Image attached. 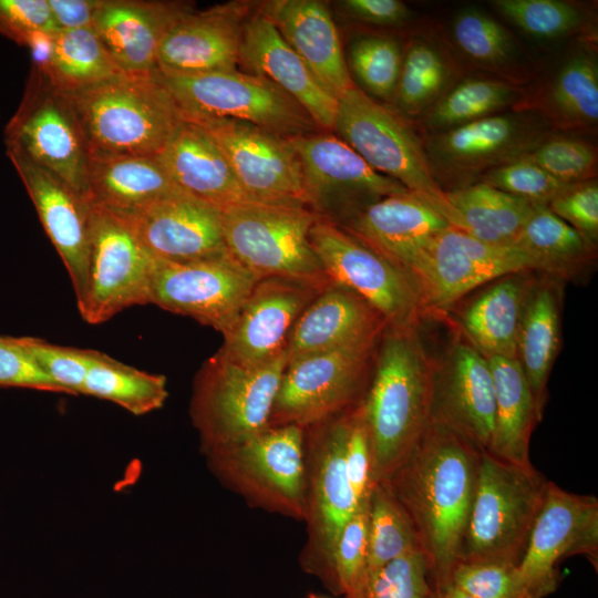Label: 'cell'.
<instances>
[{
    "label": "cell",
    "mask_w": 598,
    "mask_h": 598,
    "mask_svg": "<svg viewBox=\"0 0 598 598\" xmlns=\"http://www.w3.org/2000/svg\"><path fill=\"white\" fill-rule=\"evenodd\" d=\"M482 451L432 420L388 483L413 525L432 587L448 582L471 514Z\"/></svg>",
    "instance_id": "6da1fadb"
},
{
    "label": "cell",
    "mask_w": 598,
    "mask_h": 598,
    "mask_svg": "<svg viewBox=\"0 0 598 598\" xmlns=\"http://www.w3.org/2000/svg\"><path fill=\"white\" fill-rule=\"evenodd\" d=\"M432 370L414 326L385 327L359 402L369 439L372 486L389 480L431 423Z\"/></svg>",
    "instance_id": "7a4b0ae2"
},
{
    "label": "cell",
    "mask_w": 598,
    "mask_h": 598,
    "mask_svg": "<svg viewBox=\"0 0 598 598\" xmlns=\"http://www.w3.org/2000/svg\"><path fill=\"white\" fill-rule=\"evenodd\" d=\"M60 94L70 106L89 158L156 156L181 120L155 72L123 73Z\"/></svg>",
    "instance_id": "3957f363"
},
{
    "label": "cell",
    "mask_w": 598,
    "mask_h": 598,
    "mask_svg": "<svg viewBox=\"0 0 598 598\" xmlns=\"http://www.w3.org/2000/svg\"><path fill=\"white\" fill-rule=\"evenodd\" d=\"M548 482L532 464L520 465L482 452L457 563L518 566Z\"/></svg>",
    "instance_id": "277c9868"
},
{
    "label": "cell",
    "mask_w": 598,
    "mask_h": 598,
    "mask_svg": "<svg viewBox=\"0 0 598 598\" xmlns=\"http://www.w3.org/2000/svg\"><path fill=\"white\" fill-rule=\"evenodd\" d=\"M221 217L228 254L258 280L331 283L310 244L319 215L309 207L247 202L221 207Z\"/></svg>",
    "instance_id": "5b68a950"
},
{
    "label": "cell",
    "mask_w": 598,
    "mask_h": 598,
    "mask_svg": "<svg viewBox=\"0 0 598 598\" xmlns=\"http://www.w3.org/2000/svg\"><path fill=\"white\" fill-rule=\"evenodd\" d=\"M287 361L286 351L265 364L246 367L218 351L204 363L190 400V416L204 454L269 426Z\"/></svg>",
    "instance_id": "8992f818"
},
{
    "label": "cell",
    "mask_w": 598,
    "mask_h": 598,
    "mask_svg": "<svg viewBox=\"0 0 598 598\" xmlns=\"http://www.w3.org/2000/svg\"><path fill=\"white\" fill-rule=\"evenodd\" d=\"M332 130L374 171L403 185L453 225L446 192L432 172L425 145L396 109L353 85L338 100Z\"/></svg>",
    "instance_id": "52a82bcc"
},
{
    "label": "cell",
    "mask_w": 598,
    "mask_h": 598,
    "mask_svg": "<svg viewBox=\"0 0 598 598\" xmlns=\"http://www.w3.org/2000/svg\"><path fill=\"white\" fill-rule=\"evenodd\" d=\"M155 74L182 120L244 121L288 138L321 131L292 97L264 76L239 70Z\"/></svg>",
    "instance_id": "ba28073f"
},
{
    "label": "cell",
    "mask_w": 598,
    "mask_h": 598,
    "mask_svg": "<svg viewBox=\"0 0 598 598\" xmlns=\"http://www.w3.org/2000/svg\"><path fill=\"white\" fill-rule=\"evenodd\" d=\"M205 455L214 475L249 505L303 520L305 429L268 426Z\"/></svg>",
    "instance_id": "9c48e42d"
},
{
    "label": "cell",
    "mask_w": 598,
    "mask_h": 598,
    "mask_svg": "<svg viewBox=\"0 0 598 598\" xmlns=\"http://www.w3.org/2000/svg\"><path fill=\"white\" fill-rule=\"evenodd\" d=\"M351 409L305 430L307 540L300 565L322 582L337 539L358 508L344 460Z\"/></svg>",
    "instance_id": "30bf717a"
},
{
    "label": "cell",
    "mask_w": 598,
    "mask_h": 598,
    "mask_svg": "<svg viewBox=\"0 0 598 598\" xmlns=\"http://www.w3.org/2000/svg\"><path fill=\"white\" fill-rule=\"evenodd\" d=\"M309 239L331 283L367 301L386 327L416 324L425 308L414 279L402 267L321 216Z\"/></svg>",
    "instance_id": "8fae6325"
},
{
    "label": "cell",
    "mask_w": 598,
    "mask_h": 598,
    "mask_svg": "<svg viewBox=\"0 0 598 598\" xmlns=\"http://www.w3.org/2000/svg\"><path fill=\"white\" fill-rule=\"evenodd\" d=\"M375 343L307 354L287 361L269 426L310 427L355 406L368 382Z\"/></svg>",
    "instance_id": "7c38bea8"
},
{
    "label": "cell",
    "mask_w": 598,
    "mask_h": 598,
    "mask_svg": "<svg viewBox=\"0 0 598 598\" xmlns=\"http://www.w3.org/2000/svg\"><path fill=\"white\" fill-rule=\"evenodd\" d=\"M153 262L123 219L91 204L87 286L78 303L82 318L97 324L126 308L150 303Z\"/></svg>",
    "instance_id": "4fadbf2b"
},
{
    "label": "cell",
    "mask_w": 598,
    "mask_h": 598,
    "mask_svg": "<svg viewBox=\"0 0 598 598\" xmlns=\"http://www.w3.org/2000/svg\"><path fill=\"white\" fill-rule=\"evenodd\" d=\"M6 145L91 204L89 156L70 106L62 94L32 72L20 107L6 128Z\"/></svg>",
    "instance_id": "5bb4252c"
},
{
    "label": "cell",
    "mask_w": 598,
    "mask_h": 598,
    "mask_svg": "<svg viewBox=\"0 0 598 598\" xmlns=\"http://www.w3.org/2000/svg\"><path fill=\"white\" fill-rule=\"evenodd\" d=\"M535 270L517 246L491 245L451 226L427 244L408 272L424 308L443 310L498 278Z\"/></svg>",
    "instance_id": "9a60e30c"
},
{
    "label": "cell",
    "mask_w": 598,
    "mask_h": 598,
    "mask_svg": "<svg viewBox=\"0 0 598 598\" xmlns=\"http://www.w3.org/2000/svg\"><path fill=\"white\" fill-rule=\"evenodd\" d=\"M257 281L229 254L188 262L154 259L150 303L192 317L226 336Z\"/></svg>",
    "instance_id": "2e32d148"
},
{
    "label": "cell",
    "mask_w": 598,
    "mask_h": 598,
    "mask_svg": "<svg viewBox=\"0 0 598 598\" xmlns=\"http://www.w3.org/2000/svg\"><path fill=\"white\" fill-rule=\"evenodd\" d=\"M190 122L214 137L251 202L309 207L301 162L291 138L230 118Z\"/></svg>",
    "instance_id": "e0dca14e"
},
{
    "label": "cell",
    "mask_w": 598,
    "mask_h": 598,
    "mask_svg": "<svg viewBox=\"0 0 598 598\" xmlns=\"http://www.w3.org/2000/svg\"><path fill=\"white\" fill-rule=\"evenodd\" d=\"M299 155L307 203L319 216L347 220L365 205L409 192L396 181L374 171L334 134L319 131L291 138Z\"/></svg>",
    "instance_id": "ac0fdd59"
},
{
    "label": "cell",
    "mask_w": 598,
    "mask_h": 598,
    "mask_svg": "<svg viewBox=\"0 0 598 598\" xmlns=\"http://www.w3.org/2000/svg\"><path fill=\"white\" fill-rule=\"evenodd\" d=\"M584 555L597 569L598 499L548 482L518 570L529 598H544L558 586V564Z\"/></svg>",
    "instance_id": "d6986e66"
},
{
    "label": "cell",
    "mask_w": 598,
    "mask_h": 598,
    "mask_svg": "<svg viewBox=\"0 0 598 598\" xmlns=\"http://www.w3.org/2000/svg\"><path fill=\"white\" fill-rule=\"evenodd\" d=\"M546 134V124L535 115L494 114L436 133L425 152L433 174L461 181L527 155Z\"/></svg>",
    "instance_id": "ffe728a7"
},
{
    "label": "cell",
    "mask_w": 598,
    "mask_h": 598,
    "mask_svg": "<svg viewBox=\"0 0 598 598\" xmlns=\"http://www.w3.org/2000/svg\"><path fill=\"white\" fill-rule=\"evenodd\" d=\"M432 420L454 430L482 452H491L495 394L487 358L467 340H457L433 362Z\"/></svg>",
    "instance_id": "44dd1931"
},
{
    "label": "cell",
    "mask_w": 598,
    "mask_h": 598,
    "mask_svg": "<svg viewBox=\"0 0 598 598\" xmlns=\"http://www.w3.org/2000/svg\"><path fill=\"white\" fill-rule=\"evenodd\" d=\"M123 220L154 259L188 262L228 254L221 207L183 192L162 197Z\"/></svg>",
    "instance_id": "7402d4cb"
},
{
    "label": "cell",
    "mask_w": 598,
    "mask_h": 598,
    "mask_svg": "<svg viewBox=\"0 0 598 598\" xmlns=\"http://www.w3.org/2000/svg\"><path fill=\"white\" fill-rule=\"evenodd\" d=\"M322 289L285 278L258 280L219 352L246 367L272 361L287 351L297 319Z\"/></svg>",
    "instance_id": "603a6c76"
},
{
    "label": "cell",
    "mask_w": 598,
    "mask_h": 598,
    "mask_svg": "<svg viewBox=\"0 0 598 598\" xmlns=\"http://www.w3.org/2000/svg\"><path fill=\"white\" fill-rule=\"evenodd\" d=\"M251 4L234 1L182 14L166 31L157 52L162 73L197 74L238 70L244 28Z\"/></svg>",
    "instance_id": "cb8c5ba5"
},
{
    "label": "cell",
    "mask_w": 598,
    "mask_h": 598,
    "mask_svg": "<svg viewBox=\"0 0 598 598\" xmlns=\"http://www.w3.org/2000/svg\"><path fill=\"white\" fill-rule=\"evenodd\" d=\"M7 155L70 275L80 303L87 286L91 204L21 153L7 150Z\"/></svg>",
    "instance_id": "d4e9b609"
},
{
    "label": "cell",
    "mask_w": 598,
    "mask_h": 598,
    "mask_svg": "<svg viewBox=\"0 0 598 598\" xmlns=\"http://www.w3.org/2000/svg\"><path fill=\"white\" fill-rule=\"evenodd\" d=\"M189 10L176 1L101 0L92 28L123 73L151 75L163 37Z\"/></svg>",
    "instance_id": "484cf974"
},
{
    "label": "cell",
    "mask_w": 598,
    "mask_h": 598,
    "mask_svg": "<svg viewBox=\"0 0 598 598\" xmlns=\"http://www.w3.org/2000/svg\"><path fill=\"white\" fill-rule=\"evenodd\" d=\"M338 225L405 271L436 235L452 226L412 193L379 198Z\"/></svg>",
    "instance_id": "4316f807"
},
{
    "label": "cell",
    "mask_w": 598,
    "mask_h": 598,
    "mask_svg": "<svg viewBox=\"0 0 598 598\" xmlns=\"http://www.w3.org/2000/svg\"><path fill=\"white\" fill-rule=\"evenodd\" d=\"M240 65L280 87L321 131L333 128L338 100L321 86L302 59L259 10L246 21Z\"/></svg>",
    "instance_id": "83f0119b"
},
{
    "label": "cell",
    "mask_w": 598,
    "mask_h": 598,
    "mask_svg": "<svg viewBox=\"0 0 598 598\" xmlns=\"http://www.w3.org/2000/svg\"><path fill=\"white\" fill-rule=\"evenodd\" d=\"M258 10L302 59L321 86L339 100L354 84L329 6L320 0H270Z\"/></svg>",
    "instance_id": "f1b7e54d"
},
{
    "label": "cell",
    "mask_w": 598,
    "mask_h": 598,
    "mask_svg": "<svg viewBox=\"0 0 598 598\" xmlns=\"http://www.w3.org/2000/svg\"><path fill=\"white\" fill-rule=\"evenodd\" d=\"M385 327L384 319L367 301L329 283L297 319L287 343V359L375 343Z\"/></svg>",
    "instance_id": "f546056e"
},
{
    "label": "cell",
    "mask_w": 598,
    "mask_h": 598,
    "mask_svg": "<svg viewBox=\"0 0 598 598\" xmlns=\"http://www.w3.org/2000/svg\"><path fill=\"white\" fill-rule=\"evenodd\" d=\"M155 157L172 183L187 195L219 207L254 203L217 142L197 123L181 118Z\"/></svg>",
    "instance_id": "4dcf8cb0"
},
{
    "label": "cell",
    "mask_w": 598,
    "mask_h": 598,
    "mask_svg": "<svg viewBox=\"0 0 598 598\" xmlns=\"http://www.w3.org/2000/svg\"><path fill=\"white\" fill-rule=\"evenodd\" d=\"M560 346V295L556 281L530 282L520 315L516 360L539 414L546 400L548 378Z\"/></svg>",
    "instance_id": "1f68e13d"
},
{
    "label": "cell",
    "mask_w": 598,
    "mask_h": 598,
    "mask_svg": "<svg viewBox=\"0 0 598 598\" xmlns=\"http://www.w3.org/2000/svg\"><path fill=\"white\" fill-rule=\"evenodd\" d=\"M528 272L504 276L488 283L460 315L467 341L486 358L516 359V340Z\"/></svg>",
    "instance_id": "d6a6232c"
},
{
    "label": "cell",
    "mask_w": 598,
    "mask_h": 598,
    "mask_svg": "<svg viewBox=\"0 0 598 598\" xmlns=\"http://www.w3.org/2000/svg\"><path fill=\"white\" fill-rule=\"evenodd\" d=\"M90 202L121 219L181 192L156 157L89 158Z\"/></svg>",
    "instance_id": "836d02e7"
},
{
    "label": "cell",
    "mask_w": 598,
    "mask_h": 598,
    "mask_svg": "<svg viewBox=\"0 0 598 598\" xmlns=\"http://www.w3.org/2000/svg\"><path fill=\"white\" fill-rule=\"evenodd\" d=\"M487 360L495 394L494 439L488 453L529 465L530 437L542 415L517 360L505 357H489Z\"/></svg>",
    "instance_id": "e575fe53"
},
{
    "label": "cell",
    "mask_w": 598,
    "mask_h": 598,
    "mask_svg": "<svg viewBox=\"0 0 598 598\" xmlns=\"http://www.w3.org/2000/svg\"><path fill=\"white\" fill-rule=\"evenodd\" d=\"M453 227L496 246H513L535 205L485 183L446 192Z\"/></svg>",
    "instance_id": "d590c367"
},
{
    "label": "cell",
    "mask_w": 598,
    "mask_h": 598,
    "mask_svg": "<svg viewBox=\"0 0 598 598\" xmlns=\"http://www.w3.org/2000/svg\"><path fill=\"white\" fill-rule=\"evenodd\" d=\"M123 74L93 28L56 30L48 84L59 93L86 89Z\"/></svg>",
    "instance_id": "8d00e7d4"
},
{
    "label": "cell",
    "mask_w": 598,
    "mask_h": 598,
    "mask_svg": "<svg viewBox=\"0 0 598 598\" xmlns=\"http://www.w3.org/2000/svg\"><path fill=\"white\" fill-rule=\"evenodd\" d=\"M543 271L556 279L575 274L594 255L580 235L547 206H537L515 244Z\"/></svg>",
    "instance_id": "74e56055"
},
{
    "label": "cell",
    "mask_w": 598,
    "mask_h": 598,
    "mask_svg": "<svg viewBox=\"0 0 598 598\" xmlns=\"http://www.w3.org/2000/svg\"><path fill=\"white\" fill-rule=\"evenodd\" d=\"M82 394L111 401L134 415L163 406L166 378L126 365L99 352L85 378Z\"/></svg>",
    "instance_id": "f35d334b"
},
{
    "label": "cell",
    "mask_w": 598,
    "mask_h": 598,
    "mask_svg": "<svg viewBox=\"0 0 598 598\" xmlns=\"http://www.w3.org/2000/svg\"><path fill=\"white\" fill-rule=\"evenodd\" d=\"M417 538L388 481L373 484L368 502V551L364 571L375 570L413 550Z\"/></svg>",
    "instance_id": "ab89813d"
},
{
    "label": "cell",
    "mask_w": 598,
    "mask_h": 598,
    "mask_svg": "<svg viewBox=\"0 0 598 598\" xmlns=\"http://www.w3.org/2000/svg\"><path fill=\"white\" fill-rule=\"evenodd\" d=\"M547 104L553 116L571 127L592 126L598 120V68L581 52L567 60L553 81Z\"/></svg>",
    "instance_id": "60d3db41"
},
{
    "label": "cell",
    "mask_w": 598,
    "mask_h": 598,
    "mask_svg": "<svg viewBox=\"0 0 598 598\" xmlns=\"http://www.w3.org/2000/svg\"><path fill=\"white\" fill-rule=\"evenodd\" d=\"M517 96L512 85L489 79H468L445 94L433 106L426 123L436 133L496 114Z\"/></svg>",
    "instance_id": "b9f144b4"
},
{
    "label": "cell",
    "mask_w": 598,
    "mask_h": 598,
    "mask_svg": "<svg viewBox=\"0 0 598 598\" xmlns=\"http://www.w3.org/2000/svg\"><path fill=\"white\" fill-rule=\"evenodd\" d=\"M448 70L441 54L429 43L416 41L403 54L393 101L396 110L414 115L443 90Z\"/></svg>",
    "instance_id": "7bdbcfd3"
},
{
    "label": "cell",
    "mask_w": 598,
    "mask_h": 598,
    "mask_svg": "<svg viewBox=\"0 0 598 598\" xmlns=\"http://www.w3.org/2000/svg\"><path fill=\"white\" fill-rule=\"evenodd\" d=\"M403 54L399 42L390 37L368 35L349 49L348 69L371 94L393 100Z\"/></svg>",
    "instance_id": "ee69618b"
},
{
    "label": "cell",
    "mask_w": 598,
    "mask_h": 598,
    "mask_svg": "<svg viewBox=\"0 0 598 598\" xmlns=\"http://www.w3.org/2000/svg\"><path fill=\"white\" fill-rule=\"evenodd\" d=\"M431 591L426 563L416 549L364 571L355 589L344 598H429Z\"/></svg>",
    "instance_id": "f6af8a7d"
},
{
    "label": "cell",
    "mask_w": 598,
    "mask_h": 598,
    "mask_svg": "<svg viewBox=\"0 0 598 598\" xmlns=\"http://www.w3.org/2000/svg\"><path fill=\"white\" fill-rule=\"evenodd\" d=\"M493 6L513 24L538 39L568 35L582 23L580 10L559 0H495Z\"/></svg>",
    "instance_id": "bcb514c9"
},
{
    "label": "cell",
    "mask_w": 598,
    "mask_h": 598,
    "mask_svg": "<svg viewBox=\"0 0 598 598\" xmlns=\"http://www.w3.org/2000/svg\"><path fill=\"white\" fill-rule=\"evenodd\" d=\"M368 505L358 507L334 545L323 585L336 595H350L367 565Z\"/></svg>",
    "instance_id": "7dc6e473"
},
{
    "label": "cell",
    "mask_w": 598,
    "mask_h": 598,
    "mask_svg": "<svg viewBox=\"0 0 598 598\" xmlns=\"http://www.w3.org/2000/svg\"><path fill=\"white\" fill-rule=\"evenodd\" d=\"M453 35L458 48L480 63H505L514 53V42L507 30L478 10L460 12L453 22Z\"/></svg>",
    "instance_id": "c3c4849f"
},
{
    "label": "cell",
    "mask_w": 598,
    "mask_h": 598,
    "mask_svg": "<svg viewBox=\"0 0 598 598\" xmlns=\"http://www.w3.org/2000/svg\"><path fill=\"white\" fill-rule=\"evenodd\" d=\"M480 182L543 206L571 185L554 178L526 156L487 171Z\"/></svg>",
    "instance_id": "681fc988"
},
{
    "label": "cell",
    "mask_w": 598,
    "mask_h": 598,
    "mask_svg": "<svg viewBox=\"0 0 598 598\" xmlns=\"http://www.w3.org/2000/svg\"><path fill=\"white\" fill-rule=\"evenodd\" d=\"M448 582L476 598H529L518 566L512 564L458 561Z\"/></svg>",
    "instance_id": "f907efd6"
},
{
    "label": "cell",
    "mask_w": 598,
    "mask_h": 598,
    "mask_svg": "<svg viewBox=\"0 0 598 598\" xmlns=\"http://www.w3.org/2000/svg\"><path fill=\"white\" fill-rule=\"evenodd\" d=\"M525 156L565 184L592 179L597 165L592 146L568 137L546 138Z\"/></svg>",
    "instance_id": "816d5d0a"
},
{
    "label": "cell",
    "mask_w": 598,
    "mask_h": 598,
    "mask_svg": "<svg viewBox=\"0 0 598 598\" xmlns=\"http://www.w3.org/2000/svg\"><path fill=\"white\" fill-rule=\"evenodd\" d=\"M21 340L62 393L82 394L85 378L97 351L55 346L31 337H21Z\"/></svg>",
    "instance_id": "f5cc1de1"
},
{
    "label": "cell",
    "mask_w": 598,
    "mask_h": 598,
    "mask_svg": "<svg viewBox=\"0 0 598 598\" xmlns=\"http://www.w3.org/2000/svg\"><path fill=\"white\" fill-rule=\"evenodd\" d=\"M547 207L573 227L594 251L598 240V185L594 179L569 185Z\"/></svg>",
    "instance_id": "db71d44e"
},
{
    "label": "cell",
    "mask_w": 598,
    "mask_h": 598,
    "mask_svg": "<svg viewBox=\"0 0 598 598\" xmlns=\"http://www.w3.org/2000/svg\"><path fill=\"white\" fill-rule=\"evenodd\" d=\"M0 386L62 393L24 347L21 337L0 336Z\"/></svg>",
    "instance_id": "11a10c76"
},
{
    "label": "cell",
    "mask_w": 598,
    "mask_h": 598,
    "mask_svg": "<svg viewBox=\"0 0 598 598\" xmlns=\"http://www.w3.org/2000/svg\"><path fill=\"white\" fill-rule=\"evenodd\" d=\"M344 460L357 506L368 505L372 489L371 456L359 403L349 411Z\"/></svg>",
    "instance_id": "9f6ffc18"
},
{
    "label": "cell",
    "mask_w": 598,
    "mask_h": 598,
    "mask_svg": "<svg viewBox=\"0 0 598 598\" xmlns=\"http://www.w3.org/2000/svg\"><path fill=\"white\" fill-rule=\"evenodd\" d=\"M48 0H0V34L20 45L35 31H56Z\"/></svg>",
    "instance_id": "6f0895ef"
},
{
    "label": "cell",
    "mask_w": 598,
    "mask_h": 598,
    "mask_svg": "<svg viewBox=\"0 0 598 598\" xmlns=\"http://www.w3.org/2000/svg\"><path fill=\"white\" fill-rule=\"evenodd\" d=\"M339 7L353 20L381 27H398L411 16L409 7L400 0H343Z\"/></svg>",
    "instance_id": "680465c9"
},
{
    "label": "cell",
    "mask_w": 598,
    "mask_h": 598,
    "mask_svg": "<svg viewBox=\"0 0 598 598\" xmlns=\"http://www.w3.org/2000/svg\"><path fill=\"white\" fill-rule=\"evenodd\" d=\"M58 30L92 28L101 0H48Z\"/></svg>",
    "instance_id": "91938a15"
},
{
    "label": "cell",
    "mask_w": 598,
    "mask_h": 598,
    "mask_svg": "<svg viewBox=\"0 0 598 598\" xmlns=\"http://www.w3.org/2000/svg\"><path fill=\"white\" fill-rule=\"evenodd\" d=\"M55 31H35L29 35L24 47L29 48L32 61V73L47 80L54 44Z\"/></svg>",
    "instance_id": "94428289"
},
{
    "label": "cell",
    "mask_w": 598,
    "mask_h": 598,
    "mask_svg": "<svg viewBox=\"0 0 598 598\" xmlns=\"http://www.w3.org/2000/svg\"><path fill=\"white\" fill-rule=\"evenodd\" d=\"M439 589L440 598H476L465 591L458 589L451 582L443 585L442 587H435Z\"/></svg>",
    "instance_id": "6125c7cd"
},
{
    "label": "cell",
    "mask_w": 598,
    "mask_h": 598,
    "mask_svg": "<svg viewBox=\"0 0 598 598\" xmlns=\"http://www.w3.org/2000/svg\"><path fill=\"white\" fill-rule=\"evenodd\" d=\"M429 598H440L439 589L435 587H432V591Z\"/></svg>",
    "instance_id": "be15d7a7"
},
{
    "label": "cell",
    "mask_w": 598,
    "mask_h": 598,
    "mask_svg": "<svg viewBox=\"0 0 598 598\" xmlns=\"http://www.w3.org/2000/svg\"><path fill=\"white\" fill-rule=\"evenodd\" d=\"M308 598H323V597H320V596H317V595H312V594H311V595H309Z\"/></svg>",
    "instance_id": "e7e4bbea"
}]
</instances>
